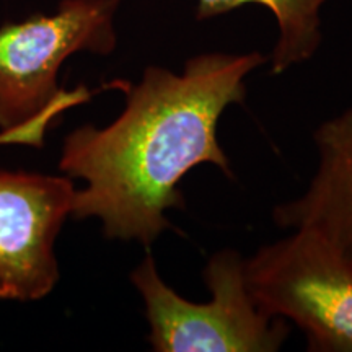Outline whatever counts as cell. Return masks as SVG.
I'll list each match as a JSON object with an SVG mask.
<instances>
[{"instance_id":"obj_1","label":"cell","mask_w":352,"mask_h":352,"mask_svg":"<svg viewBox=\"0 0 352 352\" xmlns=\"http://www.w3.org/2000/svg\"><path fill=\"white\" fill-rule=\"evenodd\" d=\"M270 57L261 52H204L179 72L148 65L138 83L114 82L126 108L107 127L85 124L65 138L59 170L82 178L72 215L95 217L107 239L151 246L175 230L166 210L184 209L179 182L197 165L232 178L217 139L219 120L246 96L245 80Z\"/></svg>"},{"instance_id":"obj_2","label":"cell","mask_w":352,"mask_h":352,"mask_svg":"<svg viewBox=\"0 0 352 352\" xmlns=\"http://www.w3.org/2000/svg\"><path fill=\"white\" fill-rule=\"evenodd\" d=\"M235 250L214 253L202 277L209 302H191L158 274L152 254L131 272L145 305L148 342L157 352H276L289 336V321L258 307Z\"/></svg>"},{"instance_id":"obj_3","label":"cell","mask_w":352,"mask_h":352,"mask_svg":"<svg viewBox=\"0 0 352 352\" xmlns=\"http://www.w3.org/2000/svg\"><path fill=\"white\" fill-rule=\"evenodd\" d=\"M263 311L296 323L311 352H352V254L314 228H292L245 259Z\"/></svg>"},{"instance_id":"obj_4","label":"cell","mask_w":352,"mask_h":352,"mask_svg":"<svg viewBox=\"0 0 352 352\" xmlns=\"http://www.w3.org/2000/svg\"><path fill=\"white\" fill-rule=\"evenodd\" d=\"M121 0H60L51 15L0 26V131L20 126L59 95L57 74L70 56L116 50Z\"/></svg>"},{"instance_id":"obj_5","label":"cell","mask_w":352,"mask_h":352,"mask_svg":"<svg viewBox=\"0 0 352 352\" xmlns=\"http://www.w3.org/2000/svg\"><path fill=\"white\" fill-rule=\"evenodd\" d=\"M76 192L69 176L0 171V300H38L56 287L54 243Z\"/></svg>"},{"instance_id":"obj_6","label":"cell","mask_w":352,"mask_h":352,"mask_svg":"<svg viewBox=\"0 0 352 352\" xmlns=\"http://www.w3.org/2000/svg\"><path fill=\"white\" fill-rule=\"evenodd\" d=\"M318 164L307 191L272 210L280 228H314L352 254V107L314 132Z\"/></svg>"},{"instance_id":"obj_7","label":"cell","mask_w":352,"mask_h":352,"mask_svg":"<svg viewBox=\"0 0 352 352\" xmlns=\"http://www.w3.org/2000/svg\"><path fill=\"white\" fill-rule=\"evenodd\" d=\"M328 0H196V19L209 20L256 3L274 15L277 39L272 50L274 76L311 59L321 44V8Z\"/></svg>"},{"instance_id":"obj_8","label":"cell","mask_w":352,"mask_h":352,"mask_svg":"<svg viewBox=\"0 0 352 352\" xmlns=\"http://www.w3.org/2000/svg\"><path fill=\"white\" fill-rule=\"evenodd\" d=\"M95 91L88 90L85 85H78L74 90H64L60 88L59 95L32 120H28L23 124L12 127V129L0 131V145L3 144H21L32 145V147H43L44 135L50 129L51 122H54L56 118H59L69 108L77 107V104L85 103L94 96Z\"/></svg>"}]
</instances>
